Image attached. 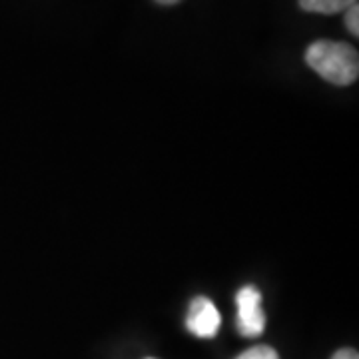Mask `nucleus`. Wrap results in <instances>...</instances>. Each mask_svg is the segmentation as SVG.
Segmentation results:
<instances>
[{"instance_id": "f257e3e1", "label": "nucleus", "mask_w": 359, "mask_h": 359, "mask_svg": "<svg viewBox=\"0 0 359 359\" xmlns=\"http://www.w3.org/2000/svg\"><path fill=\"white\" fill-rule=\"evenodd\" d=\"M306 62L323 80L335 86H347L358 80L359 58L353 46L346 42L320 40L306 52Z\"/></svg>"}, {"instance_id": "f03ea898", "label": "nucleus", "mask_w": 359, "mask_h": 359, "mask_svg": "<svg viewBox=\"0 0 359 359\" xmlns=\"http://www.w3.org/2000/svg\"><path fill=\"white\" fill-rule=\"evenodd\" d=\"M238 332L245 337H257L266 330V313L262 309V294L254 285H245L236 295Z\"/></svg>"}, {"instance_id": "7ed1b4c3", "label": "nucleus", "mask_w": 359, "mask_h": 359, "mask_svg": "<svg viewBox=\"0 0 359 359\" xmlns=\"http://www.w3.org/2000/svg\"><path fill=\"white\" fill-rule=\"evenodd\" d=\"M219 323H222V318H219L218 308L208 297H196L190 304L186 325L194 335L204 337V339L214 337L218 334Z\"/></svg>"}, {"instance_id": "20e7f679", "label": "nucleus", "mask_w": 359, "mask_h": 359, "mask_svg": "<svg viewBox=\"0 0 359 359\" xmlns=\"http://www.w3.org/2000/svg\"><path fill=\"white\" fill-rule=\"evenodd\" d=\"M358 0H299V6L308 13L335 14L351 8Z\"/></svg>"}, {"instance_id": "39448f33", "label": "nucleus", "mask_w": 359, "mask_h": 359, "mask_svg": "<svg viewBox=\"0 0 359 359\" xmlns=\"http://www.w3.org/2000/svg\"><path fill=\"white\" fill-rule=\"evenodd\" d=\"M236 359H280L278 358V353H276V349H271L268 346H256L252 347V349H248L244 351L240 358Z\"/></svg>"}, {"instance_id": "423d86ee", "label": "nucleus", "mask_w": 359, "mask_h": 359, "mask_svg": "<svg viewBox=\"0 0 359 359\" xmlns=\"http://www.w3.org/2000/svg\"><path fill=\"white\" fill-rule=\"evenodd\" d=\"M346 25L349 28V32L353 34V36H358L359 34V6L358 4H353L351 8H347L346 11Z\"/></svg>"}, {"instance_id": "0eeeda50", "label": "nucleus", "mask_w": 359, "mask_h": 359, "mask_svg": "<svg viewBox=\"0 0 359 359\" xmlns=\"http://www.w3.org/2000/svg\"><path fill=\"white\" fill-rule=\"evenodd\" d=\"M332 359H359V355L355 349H339Z\"/></svg>"}, {"instance_id": "6e6552de", "label": "nucleus", "mask_w": 359, "mask_h": 359, "mask_svg": "<svg viewBox=\"0 0 359 359\" xmlns=\"http://www.w3.org/2000/svg\"><path fill=\"white\" fill-rule=\"evenodd\" d=\"M156 2H158V4H168V6H170V4H176L178 0H156Z\"/></svg>"}, {"instance_id": "1a4fd4ad", "label": "nucleus", "mask_w": 359, "mask_h": 359, "mask_svg": "<svg viewBox=\"0 0 359 359\" xmlns=\"http://www.w3.org/2000/svg\"><path fill=\"white\" fill-rule=\"evenodd\" d=\"M150 359H152V358H150Z\"/></svg>"}]
</instances>
